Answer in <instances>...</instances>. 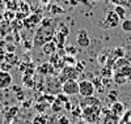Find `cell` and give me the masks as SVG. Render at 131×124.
<instances>
[{"label": "cell", "instance_id": "83f0119b", "mask_svg": "<svg viewBox=\"0 0 131 124\" xmlns=\"http://www.w3.org/2000/svg\"><path fill=\"white\" fill-rule=\"evenodd\" d=\"M62 7H58V5H55L54 4L52 5V9H51V12L54 13V15H57V13H64V9H60Z\"/></svg>", "mask_w": 131, "mask_h": 124}, {"label": "cell", "instance_id": "836d02e7", "mask_svg": "<svg viewBox=\"0 0 131 124\" xmlns=\"http://www.w3.org/2000/svg\"><path fill=\"white\" fill-rule=\"evenodd\" d=\"M91 2H100V0H91Z\"/></svg>", "mask_w": 131, "mask_h": 124}, {"label": "cell", "instance_id": "f1b7e54d", "mask_svg": "<svg viewBox=\"0 0 131 124\" xmlns=\"http://www.w3.org/2000/svg\"><path fill=\"white\" fill-rule=\"evenodd\" d=\"M75 68L78 69V72L80 73V72H83V71H84V68H85V64H84V63H81V64H80V63H78Z\"/></svg>", "mask_w": 131, "mask_h": 124}, {"label": "cell", "instance_id": "f546056e", "mask_svg": "<svg viewBox=\"0 0 131 124\" xmlns=\"http://www.w3.org/2000/svg\"><path fill=\"white\" fill-rule=\"evenodd\" d=\"M59 124H70V120L66 116H60L59 118Z\"/></svg>", "mask_w": 131, "mask_h": 124}, {"label": "cell", "instance_id": "ffe728a7", "mask_svg": "<svg viewBox=\"0 0 131 124\" xmlns=\"http://www.w3.org/2000/svg\"><path fill=\"white\" fill-rule=\"evenodd\" d=\"M66 65H71V67H76V64H78V60H76L75 56H70V55H66L63 58Z\"/></svg>", "mask_w": 131, "mask_h": 124}, {"label": "cell", "instance_id": "7402d4cb", "mask_svg": "<svg viewBox=\"0 0 131 124\" xmlns=\"http://www.w3.org/2000/svg\"><path fill=\"white\" fill-rule=\"evenodd\" d=\"M121 124H131V108L127 110L121 118Z\"/></svg>", "mask_w": 131, "mask_h": 124}, {"label": "cell", "instance_id": "d6986e66", "mask_svg": "<svg viewBox=\"0 0 131 124\" xmlns=\"http://www.w3.org/2000/svg\"><path fill=\"white\" fill-rule=\"evenodd\" d=\"M121 29L126 33H131V18H125L121 21Z\"/></svg>", "mask_w": 131, "mask_h": 124}, {"label": "cell", "instance_id": "5bb4252c", "mask_svg": "<svg viewBox=\"0 0 131 124\" xmlns=\"http://www.w3.org/2000/svg\"><path fill=\"white\" fill-rule=\"evenodd\" d=\"M37 71H38V73H41V75H43V76H49V75H52V73H54L55 68L52 67V64H51L50 61H46V63L41 64L38 68H37Z\"/></svg>", "mask_w": 131, "mask_h": 124}, {"label": "cell", "instance_id": "52a82bcc", "mask_svg": "<svg viewBox=\"0 0 131 124\" xmlns=\"http://www.w3.org/2000/svg\"><path fill=\"white\" fill-rule=\"evenodd\" d=\"M62 93L66 95H76L79 94V82L78 80H68L62 84Z\"/></svg>", "mask_w": 131, "mask_h": 124}, {"label": "cell", "instance_id": "5b68a950", "mask_svg": "<svg viewBox=\"0 0 131 124\" xmlns=\"http://www.w3.org/2000/svg\"><path fill=\"white\" fill-rule=\"evenodd\" d=\"M79 77V72L75 67H71V65H66L64 68H62L60 73H59V80L60 82H66L68 80H78Z\"/></svg>", "mask_w": 131, "mask_h": 124}, {"label": "cell", "instance_id": "7c38bea8", "mask_svg": "<svg viewBox=\"0 0 131 124\" xmlns=\"http://www.w3.org/2000/svg\"><path fill=\"white\" fill-rule=\"evenodd\" d=\"M109 108H110L112 114L115 115V116L119 118V119H121V118L123 116V114L126 112V106H125L122 102H119V101H117V102H113Z\"/></svg>", "mask_w": 131, "mask_h": 124}, {"label": "cell", "instance_id": "8fae6325", "mask_svg": "<svg viewBox=\"0 0 131 124\" xmlns=\"http://www.w3.org/2000/svg\"><path fill=\"white\" fill-rule=\"evenodd\" d=\"M101 118H102V124H119V120H121L119 118L112 114L110 108H106V107H102Z\"/></svg>", "mask_w": 131, "mask_h": 124}, {"label": "cell", "instance_id": "ac0fdd59", "mask_svg": "<svg viewBox=\"0 0 131 124\" xmlns=\"http://www.w3.org/2000/svg\"><path fill=\"white\" fill-rule=\"evenodd\" d=\"M112 56L117 60V59H121V58H125V48H122V47H117V48H114V50H112Z\"/></svg>", "mask_w": 131, "mask_h": 124}, {"label": "cell", "instance_id": "4316f807", "mask_svg": "<svg viewBox=\"0 0 131 124\" xmlns=\"http://www.w3.org/2000/svg\"><path fill=\"white\" fill-rule=\"evenodd\" d=\"M55 98H57L58 101H60L62 103H66V102H68V101H70V99H68V95H66L64 93H59Z\"/></svg>", "mask_w": 131, "mask_h": 124}, {"label": "cell", "instance_id": "44dd1931", "mask_svg": "<svg viewBox=\"0 0 131 124\" xmlns=\"http://www.w3.org/2000/svg\"><path fill=\"white\" fill-rule=\"evenodd\" d=\"M47 123V116L45 114H39L33 119V124H46Z\"/></svg>", "mask_w": 131, "mask_h": 124}, {"label": "cell", "instance_id": "4fadbf2b", "mask_svg": "<svg viewBox=\"0 0 131 124\" xmlns=\"http://www.w3.org/2000/svg\"><path fill=\"white\" fill-rule=\"evenodd\" d=\"M58 50V46H57V43L54 42V41H50L47 43H45L42 46V54L43 55H46V56H51L57 52Z\"/></svg>", "mask_w": 131, "mask_h": 124}, {"label": "cell", "instance_id": "ba28073f", "mask_svg": "<svg viewBox=\"0 0 131 124\" xmlns=\"http://www.w3.org/2000/svg\"><path fill=\"white\" fill-rule=\"evenodd\" d=\"M42 20H43V18H42L39 15L33 13V15H30V16H26V17L23 20V25H24L25 29L33 30V29H36V28L41 24Z\"/></svg>", "mask_w": 131, "mask_h": 124}, {"label": "cell", "instance_id": "7a4b0ae2", "mask_svg": "<svg viewBox=\"0 0 131 124\" xmlns=\"http://www.w3.org/2000/svg\"><path fill=\"white\" fill-rule=\"evenodd\" d=\"M54 33H55V31H54L52 20L43 18L42 22H41V28L37 29V31H36L34 39H33V46H34V47H39V46H43L45 43L52 41Z\"/></svg>", "mask_w": 131, "mask_h": 124}, {"label": "cell", "instance_id": "8992f818", "mask_svg": "<svg viewBox=\"0 0 131 124\" xmlns=\"http://www.w3.org/2000/svg\"><path fill=\"white\" fill-rule=\"evenodd\" d=\"M94 93H96V88H94V85H93V82L91 80H81V81H79V94L83 98L93 97Z\"/></svg>", "mask_w": 131, "mask_h": 124}, {"label": "cell", "instance_id": "603a6c76", "mask_svg": "<svg viewBox=\"0 0 131 124\" xmlns=\"http://www.w3.org/2000/svg\"><path fill=\"white\" fill-rule=\"evenodd\" d=\"M63 105H64V103H62L60 101H58V99L55 98V101L51 103V110H52L54 112H59V111L63 108Z\"/></svg>", "mask_w": 131, "mask_h": 124}, {"label": "cell", "instance_id": "cb8c5ba5", "mask_svg": "<svg viewBox=\"0 0 131 124\" xmlns=\"http://www.w3.org/2000/svg\"><path fill=\"white\" fill-rule=\"evenodd\" d=\"M106 3H109V4H115V5H131L130 3H128V0H105Z\"/></svg>", "mask_w": 131, "mask_h": 124}, {"label": "cell", "instance_id": "4dcf8cb0", "mask_svg": "<svg viewBox=\"0 0 131 124\" xmlns=\"http://www.w3.org/2000/svg\"><path fill=\"white\" fill-rule=\"evenodd\" d=\"M64 108H66V110H72V103H71V101H68V102L64 103Z\"/></svg>", "mask_w": 131, "mask_h": 124}, {"label": "cell", "instance_id": "9c48e42d", "mask_svg": "<svg viewBox=\"0 0 131 124\" xmlns=\"http://www.w3.org/2000/svg\"><path fill=\"white\" fill-rule=\"evenodd\" d=\"M76 43L78 46L81 48H86L91 46V37L88 34V31L85 29H80L78 33V37H76Z\"/></svg>", "mask_w": 131, "mask_h": 124}, {"label": "cell", "instance_id": "e0dca14e", "mask_svg": "<svg viewBox=\"0 0 131 124\" xmlns=\"http://www.w3.org/2000/svg\"><path fill=\"white\" fill-rule=\"evenodd\" d=\"M113 10L117 13V16L121 18V20H125L126 18V8L123 5H115Z\"/></svg>", "mask_w": 131, "mask_h": 124}, {"label": "cell", "instance_id": "277c9868", "mask_svg": "<svg viewBox=\"0 0 131 124\" xmlns=\"http://www.w3.org/2000/svg\"><path fill=\"white\" fill-rule=\"evenodd\" d=\"M121 18H119L117 16V13L114 12V10H107L106 15H105V18L102 20L101 22V26L104 29H107V30H112V29H115L118 28L119 25H121Z\"/></svg>", "mask_w": 131, "mask_h": 124}, {"label": "cell", "instance_id": "484cf974", "mask_svg": "<svg viewBox=\"0 0 131 124\" xmlns=\"http://www.w3.org/2000/svg\"><path fill=\"white\" fill-rule=\"evenodd\" d=\"M63 50H64L66 55H70V56H75L76 54H78V50H76V47H73V46H66Z\"/></svg>", "mask_w": 131, "mask_h": 124}, {"label": "cell", "instance_id": "e575fe53", "mask_svg": "<svg viewBox=\"0 0 131 124\" xmlns=\"http://www.w3.org/2000/svg\"><path fill=\"white\" fill-rule=\"evenodd\" d=\"M128 3H130V4H131V0H128Z\"/></svg>", "mask_w": 131, "mask_h": 124}, {"label": "cell", "instance_id": "2e32d148", "mask_svg": "<svg viewBox=\"0 0 131 124\" xmlns=\"http://www.w3.org/2000/svg\"><path fill=\"white\" fill-rule=\"evenodd\" d=\"M109 58H110V56H109V52H107V51H102V52L98 54L97 61H98V64H100V65L105 67L106 63H107V60H109Z\"/></svg>", "mask_w": 131, "mask_h": 124}, {"label": "cell", "instance_id": "d4e9b609", "mask_svg": "<svg viewBox=\"0 0 131 124\" xmlns=\"http://www.w3.org/2000/svg\"><path fill=\"white\" fill-rule=\"evenodd\" d=\"M118 95H119V93L117 92V90H112V92H109V94H107V99L110 101L112 103L117 102V101H118Z\"/></svg>", "mask_w": 131, "mask_h": 124}, {"label": "cell", "instance_id": "30bf717a", "mask_svg": "<svg viewBox=\"0 0 131 124\" xmlns=\"http://www.w3.org/2000/svg\"><path fill=\"white\" fill-rule=\"evenodd\" d=\"M13 77L9 73V71H2L0 69V90H7L12 86Z\"/></svg>", "mask_w": 131, "mask_h": 124}, {"label": "cell", "instance_id": "9a60e30c", "mask_svg": "<svg viewBox=\"0 0 131 124\" xmlns=\"http://www.w3.org/2000/svg\"><path fill=\"white\" fill-rule=\"evenodd\" d=\"M66 34H63L62 31H58L57 34H55V37L52 38V41L57 43V46H58V48H60V50H63L64 48V42H66Z\"/></svg>", "mask_w": 131, "mask_h": 124}, {"label": "cell", "instance_id": "1f68e13d", "mask_svg": "<svg viewBox=\"0 0 131 124\" xmlns=\"http://www.w3.org/2000/svg\"><path fill=\"white\" fill-rule=\"evenodd\" d=\"M70 4H71L72 7H76V5L79 4V2H78V0H70Z\"/></svg>", "mask_w": 131, "mask_h": 124}, {"label": "cell", "instance_id": "3957f363", "mask_svg": "<svg viewBox=\"0 0 131 124\" xmlns=\"http://www.w3.org/2000/svg\"><path fill=\"white\" fill-rule=\"evenodd\" d=\"M113 81L117 85H123V84L131 81V64L125 65V67H122V68L114 71Z\"/></svg>", "mask_w": 131, "mask_h": 124}, {"label": "cell", "instance_id": "6da1fadb", "mask_svg": "<svg viewBox=\"0 0 131 124\" xmlns=\"http://www.w3.org/2000/svg\"><path fill=\"white\" fill-rule=\"evenodd\" d=\"M79 106L81 107V115L88 123H97L101 119V111L102 105L100 99L96 97H86L83 101H80Z\"/></svg>", "mask_w": 131, "mask_h": 124}, {"label": "cell", "instance_id": "d6a6232c", "mask_svg": "<svg viewBox=\"0 0 131 124\" xmlns=\"http://www.w3.org/2000/svg\"><path fill=\"white\" fill-rule=\"evenodd\" d=\"M78 2H79V3H83L84 5H89V2H88V0H78Z\"/></svg>", "mask_w": 131, "mask_h": 124}]
</instances>
